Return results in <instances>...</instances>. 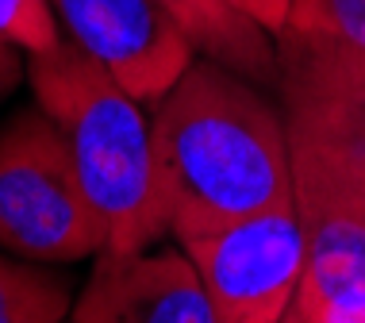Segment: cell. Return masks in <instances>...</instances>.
<instances>
[{"instance_id":"6da1fadb","label":"cell","mask_w":365,"mask_h":323,"mask_svg":"<svg viewBox=\"0 0 365 323\" xmlns=\"http://www.w3.org/2000/svg\"><path fill=\"white\" fill-rule=\"evenodd\" d=\"M154 185L177 242L292 200V146L269 93L196 54L154 101Z\"/></svg>"},{"instance_id":"7a4b0ae2","label":"cell","mask_w":365,"mask_h":323,"mask_svg":"<svg viewBox=\"0 0 365 323\" xmlns=\"http://www.w3.org/2000/svg\"><path fill=\"white\" fill-rule=\"evenodd\" d=\"M35 101L62 131L88 204L104 223V250L135 254L165 239V220L154 185L150 123L139 101L62 39L54 51L27 58Z\"/></svg>"},{"instance_id":"3957f363","label":"cell","mask_w":365,"mask_h":323,"mask_svg":"<svg viewBox=\"0 0 365 323\" xmlns=\"http://www.w3.org/2000/svg\"><path fill=\"white\" fill-rule=\"evenodd\" d=\"M277 96L292 173L365 220V66L284 31L277 39Z\"/></svg>"},{"instance_id":"277c9868","label":"cell","mask_w":365,"mask_h":323,"mask_svg":"<svg viewBox=\"0 0 365 323\" xmlns=\"http://www.w3.org/2000/svg\"><path fill=\"white\" fill-rule=\"evenodd\" d=\"M0 247L46 266L104 250V223L43 108H24L0 127Z\"/></svg>"},{"instance_id":"5b68a950","label":"cell","mask_w":365,"mask_h":323,"mask_svg":"<svg viewBox=\"0 0 365 323\" xmlns=\"http://www.w3.org/2000/svg\"><path fill=\"white\" fill-rule=\"evenodd\" d=\"M215 323H281L304 270V231L296 197L227 227L185 239Z\"/></svg>"},{"instance_id":"8992f818","label":"cell","mask_w":365,"mask_h":323,"mask_svg":"<svg viewBox=\"0 0 365 323\" xmlns=\"http://www.w3.org/2000/svg\"><path fill=\"white\" fill-rule=\"evenodd\" d=\"M66 39L139 104H154L196 58L162 0H51Z\"/></svg>"},{"instance_id":"52a82bcc","label":"cell","mask_w":365,"mask_h":323,"mask_svg":"<svg viewBox=\"0 0 365 323\" xmlns=\"http://www.w3.org/2000/svg\"><path fill=\"white\" fill-rule=\"evenodd\" d=\"M73 323H215V312L181 247L101 250L93 277L73 304Z\"/></svg>"},{"instance_id":"ba28073f","label":"cell","mask_w":365,"mask_h":323,"mask_svg":"<svg viewBox=\"0 0 365 323\" xmlns=\"http://www.w3.org/2000/svg\"><path fill=\"white\" fill-rule=\"evenodd\" d=\"M304 270L292 297L300 323H365V220L292 173Z\"/></svg>"},{"instance_id":"9c48e42d","label":"cell","mask_w":365,"mask_h":323,"mask_svg":"<svg viewBox=\"0 0 365 323\" xmlns=\"http://www.w3.org/2000/svg\"><path fill=\"white\" fill-rule=\"evenodd\" d=\"M200 58L235 70L258 89H277V43L235 0H162Z\"/></svg>"},{"instance_id":"30bf717a","label":"cell","mask_w":365,"mask_h":323,"mask_svg":"<svg viewBox=\"0 0 365 323\" xmlns=\"http://www.w3.org/2000/svg\"><path fill=\"white\" fill-rule=\"evenodd\" d=\"M70 281L46 262L0 254V323H66Z\"/></svg>"},{"instance_id":"8fae6325","label":"cell","mask_w":365,"mask_h":323,"mask_svg":"<svg viewBox=\"0 0 365 323\" xmlns=\"http://www.w3.org/2000/svg\"><path fill=\"white\" fill-rule=\"evenodd\" d=\"M284 31L315 39L365 66V0H292Z\"/></svg>"},{"instance_id":"7c38bea8","label":"cell","mask_w":365,"mask_h":323,"mask_svg":"<svg viewBox=\"0 0 365 323\" xmlns=\"http://www.w3.org/2000/svg\"><path fill=\"white\" fill-rule=\"evenodd\" d=\"M0 35L16 51H27V58L46 54L62 43L51 0H0Z\"/></svg>"},{"instance_id":"4fadbf2b","label":"cell","mask_w":365,"mask_h":323,"mask_svg":"<svg viewBox=\"0 0 365 323\" xmlns=\"http://www.w3.org/2000/svg\"><path fill=\"white\" fill-rule=\"evenodd\" d=\"M235 8H239L242 16H250L254 24H258L262 31L277 43V39L284 35V27H289L292 0H235Z\"/></svg>"},{"instance_id":"5bb4252c","label":"cell","mask_w":365,"mask_h":323,"mask_svg":"<svg viewBox=\"0 0 365 323\" xmlns=\"http://www.w3.org/2000/svg\"><path fill=\"white\" fill-rule=\"evenodd\" d=\"M19 54L24 51H16V46L0 35V101H4V96L19 85V77H24V58Z\"/></svg>"},{"instance_id":"9a60e30c","label":"cell","mask_w":365,"mask_h":323,"mask_svg":"<svg viewBox=\"0 0 365 323\" xmlns=\"http://www.w3.org/2000/svg\"><path fill=\"white\" fill-rule=\"evenodd\" d=\"M281 323H300V316H296V312H292V308H289V316H284V319H281Z\"/></svg>"}]
</instances>
